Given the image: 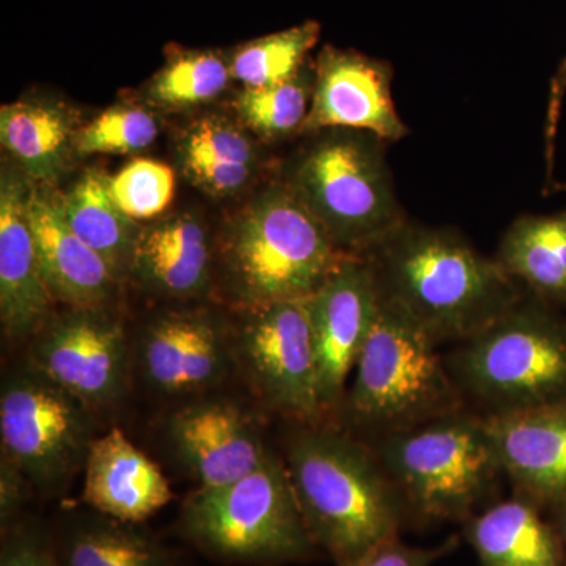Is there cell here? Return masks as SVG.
<instances>
[{"mask_svg":"<svg viewBox=\"0 0 566 566\" xmlns=\"http://www.w3.org/2000/svg\"><path fill=\"white\" fill-rule=\"evenodd\" d=\"M360 256L371 268L379 297L438 345L472 337L524 296L495 256L442 227L408 219Z\"/></svg>","mask_w":566,"mask_h":566,"instance_id":"obj_1","label":"cell"},{"mask_svg":"<svg viewBox=\"0 0 566 566\" xmlns=\"http://www.w3.org/2000/svg\"><path fill=\"white\" fill-rule=\"evenodd\" d=\"M283 463L308 535L335 564L400 536L403 497L376 452L348 431L308 424L293 436Z\"/></svg>","mask_w":566,"mask_h":566,"instance_id":"obj_2","label":"cell"},{"mask_svg":"<svg viewBox=\"0 0 566 566\" xmlns=\"http://www.w3.org/2000/svg\"><path fill=\"white\" fill-rule=\"evenodd\" d=\"M345 255L292 186H277L230 227L222 248L223 279L243 311L303 301Z\"/></svg>","mask_w":566,"mask_h":566,"instance_id":"obj_3","label":"cell"},{"mask_svg":"<svg viewBox=\"0 0 566 566\" xmlns=\"http://www.w3.org/2000/svg\"><path fill=\"white\" fill-rule=\"evenodd\" d=\"M461 390L438 344L379 297L357 357L342 415L378 436L460 411Z\"/></svg>","mask_w":566,"mask_h":566,"instance_id":"obj_4","label":"cell"},{"mask_svg":"<svg viewBox=\"0 0 566 566\" xmlns=\"http://www.w3.org/2000/svg\"><path fill=\"white\" fill-rule=\"evenodd\" d=\"M181 534L227 564L282 565L316 553L285 463L270 453L252 474L221 488H197L180 512Z\"/></svg>","mask_w":566,"mask_h":566,"instance_id":"obj_5","label":"cell"},{"mask_svg":"<svg viewBox=\"0 0 566 566\" xmlns=\"http://www.w3.org/2000/svg\"><path fill=\"white\" fill-rule=\"evenodd\" d=\"M375 452L422 521H468L504 472L483 419L461 411L379 436Z\"/></svg>","mask_w":566,"mask_h":566,"instance_id":"obj_6","label":"cell"},{"mask_svg":"<svg viewBox=\"0 0 566 566\" xmlns=\"http://www.w3.org/2000/svg\"><path fill=\"white\" fill-rule=\"evenodd\" d=\"M447 365L460 390L491 412L564 400L566 319L528 294L485 329L460 342Z\"/></svg>","mask_w":566,"mask_h":566,"instance_id":"obj_7","label":"cell"},{"mask_svg":"<svg viewBox=\"0 0 566 566\" xmlns=\"http://www.w3.org/2000/svg\"><path fill=\"white\" fill-rule=\"evenodd\" d=\"M324 132L304 153L290 186L338 251L360 256L408 221L395 193L386 142L353 129Z\"/></svg>","mask_w":566,"mask_h":566,"instance_id":"obj_8","label":"cell"},{"mask_svg":"<svg viewBox=\"0 0 566 566\" xmlns=\"http://www.w3.org/2000/svg\"><path fill=\"white\" fill-rule=\"evenodd\" d=\"M93 411L32 365L10 371L0 392L2 453L32 486L59 490L85 465L96 439Z\"/></svg>","mask_w":566,"mask_h":566,"instance_id":"obj_9","label":"cell"},{"mask_svg":"<svg viewBox=\"0 0 566 566\" xmlns=\"http://www.w3.org/2000/svg\"><path fill=\"white\" fill-rule=\"evenodd\" d=\"M232 334L234 365L268 408L304 424L322 422L318 365L307 300L248 308Z\"/></svg>","mask_w":566,"mask_h":566,"instance_id":"obj_10","label":"cell"},{"mask_svg":"<svg viewBox=\"0 0 566 566\" xmlns=\"http://www.w3.org/2000/svg\"><path fill=\"white\" fill-rule=\"evenodd\" d=\"M29 365L92 409L122 400L132 352L125 329L103 307H71L33 335Z\"/></svg>","mask_w":566,"mask_h":566,"instance_id":"obj_11","label":"cell"},{"mask_svg":"<svg viewBox=\"0 0 566 566\" xmlns=\"http://www.w3.org/2000/svg\"><path fill=\"white\" fill-rule=\"evenodd\" d=\"M378 304L371 268L364 256L349 253L307 300L324 416L342 411L348 379Z\"/></svg>","mask_w":566,"mask_h":566,"instance_id":"obj_12","label":"cell"},{"mask_svg":"<svg viewBox=\"0 0 566 566\" xmlns=\"http://www.w3.org/2000/svg\"><path fill=\"white\" fill-rule=\"evenodd\" d=\"M392 76L389 62L327 44L316 61L304 132L353 129L385 142L403 139L409 129L395 107Z\"/></svg>","mask_w":566,"mask_h":566,"instance_id":"obj_13","label":"cell"},{"mask_svg":"<svg viewBox=\"0 0 566 566\" xmlns=\"http://www.w3.org/2000/svg\"><path fill=\"white\" fill-rule=\"evenodd\" d=\"M167 441L199 488H221L252 474L270 455L252 415L226 398H200L167 419Z\"/></svg>","mask_w":566,"mask_h":566,"instance_id":"obj_14","label":"cell"},{"mask_svg":"<svg viewBox=\"0 0 566 566\" xmlns=\"http://www.w3.org/2000/svg\"><path fill=\"white\" fill-rule=\"evenodd\" d=\"M145 385L167 398L199 397L234 365L232 334L203 314H169L148 324L137 345Z\"/></svg>","mask_w":566,"mask_h":566,"instance_id":"obj_15","label":"cell"},{"mask_svg":"<svg viewBox=\"0 0 566 566\" xmlns=\"http://www.w3.org/2000/svg\"><path fill=\"white\" fill-rule=\"evenodd\" d=\"M504 474L539 509L566 504V398L483 417Z\"/></svg>","mask_w":566,"mask_h":566,"instance_id":"obj_16","label":"cell"},{"mask_svg":"<svg viewBox=\"0 0 566 566\" xmlns=\"http://www.w3.org/2000/svg\"><path fill=\"white\" fill-rule=\"evenodd\" d=\"M24 186L3 175L0 189V318L11 340H25L52 318L48 289L28 216Z\"/></svg>","mask_w":566,"mask_h":566,"instance_id":"obj_17","label":"cell"},{"mask_svg":"<svg viewBox=\"0 0 566 566\" xmlns=\"http://www.w3.org/2000/svg\"><path fill=\"white\" fill-rule=\"evenodd\" d=\"M174 494L166 476L118 428L93 441L84 465L82 501L95 512L142 524Z\"/></svg>","mask_w":566,"mask_h":566,"instance_id":"obj_18","label":"cell"},{"mask_svg":"<svg viewBox=\"0 0 566 566\" xmlns=\"http://www.w3.org/2000/svg\"><path fill=\"white\" fill-rule=\"evenodd\" d=\"M28 216L41 273L54 300L70 307H103L118 277L70 229L62 200L43 191L29 192Z\"/></svg>","mask_w":566,"mask_h":566,"instance_id":"obj_19","label":"cell"},{"mask_svg":"<svg viewBox=\"0 0 566 566\" xmlns=\"http://www.w3.org/2000/svg\"><path fill=\"white\" fill-rule=\"evenodd\" d=\"M464 536L482 566H566L556 524L524 495L476 512L465 521Z\"/></svg>","mask_w":566,"mask_h":566,"instance_id":"obj_20","label":"cell"},{"mask_svg":"<svg viewBox=\"0 0 566 566\" xmlns=\"http://www.w3.org/2000/svg\"><path fill=\"white\" fill-rule=\"evenodd\" d=\"M129 273L147 290L167 296H196L207 290L211 248L192 216L167 219L137 234Z\"/></svg>","mask_w":566,"mask_h":566,"instance_id":"obj_21","label":"cell"},{"mask_svg":"<svg viewBox=\"0 0 566 566\" xmlns=\"http://www.w3.org/2000/svg\"><path fill=\"white\" fill-rule=\"evenodd\" d=\"M55 551L62 566H177L172 551L142 524L103 513H69Z\"/></svg>","mask_w":566,"mask_h":566,"instance_id":"obj_22","label":"cell"},{"mask_svg":"<svg viewBox=\"0 0 566 566\" xmlns=\"http://www.w3.org/2000/svg\"><path fill=\"white\" fill-rule=\"evenodd\" d=\"M495 260L531 296L566 304V211L524 214L506 229Z\"/></svg>","mask_w":566,"mask_h":566,"instance_id":"obj_23","label":"cell"},{"mask_svg":"<svg viewBox=\"0 0 566 566\" xmlns=\"http://www.w3.org/2000/svg\"><path fill=\"white\" fill-rule=\"evenodd\" d=\"M63 218L80 240L103 256L117 277L132 266L137 237L132 219L112 199L109 180L87 172L62 199Z\"/></svg>","mask_w":566,"mask_h":566,"instance_id":"obj_24","label":"cell"},{"mask_svg":"<svg viewBox=\"0 0 566 566\" xmlns=\"http://www.w3.org/2000/svg\"><path fill=\"white\" fill-rule=\"evenodd\" d=\"M0 136L7 148L32 177L41 181L59 177L73 139L65 111L41 103H17L0 112Z\"/></svg>","mask_w":566,"mask_h":566,"instance_id":"obj_25","label":"cell"},{"mask_svg":"<svg viewBox=\"0 0 566 566\" xmlns=\"http://www.w3.org/2000/svg\"><path fill=\"white\" fill-rule=\"evenodd\" d=\"M322 25L307 21L286 31L249 41L233 55L232 73L245 87L283 84L303 73L308 52L318 43Z\"/></svg>","mask_w":566,"mask_h":566,"instance_id":"obj_26","label":"cell"},{"mask_svg":"<svg viewBox=\"0 0 566 566\" xmlns=\"http://www.w3.org/2000/svg\"><path fill=\"white\" fill-rule=\"evenodd\" d=\"M229 76V66L214 52H175L153 82L151 93L167 106H191L216 98Z\"/></svg>","mask_w":566,"mask_h":566,"instance_id":"obj_27","label":"cell"},{"mask_svg":"<svg viewBox=\"0 0 566 566\" xmlns=\"http://www.w3.org/2000/svg\"><path fill=\"white\" fill-rule=\"evenodd\" d=\"M307 82L300 76L271 87H245L238 98V111L251 128L263 136H283L304 128L308 115Z\"/></svg>","mask_w":566,"mask_h":566,"instance_id":"obj_28","label":"cell"},{"mask_svg":"<svg viewBox=\"0 0 566 566\" xmlns=\"http://www.w3.org/2000/svg\"><path fill=\"white\" fill-rule=\"evenodd\" d=\"M112 199L126 218L144 221L172 202L175 175L166 164L136 159L109 180Z\"/></svg>","mask_w":566,"mask_h":566,"instance_id":"obj_29","label":"cell"},{"mask_svg":"<svg viewBox=\"0 0 566 566\" xmlns=\"http://www.w3.org/2000/svg\"><path fill=\"white\" fill-rule=\"evenodd\" d=\"M158 136V123L140 107H115L88 123L77 137V150L132 153L150 147Z\"/></svg>","mask_w":566,"mask_h":566,"instance_id":"obj_30","label":"cell"},{"mask_svg":"<svg viewBox=\"0 0 566 566\" xmlns=\"http://www.w3.org/2000/svg\"><path fill=\"white\" fill-rule=\"evenodd\" d=\"M0 566H62L54 536L39 521L22 517L2 531Z\"/></svg>","mask_w":566,"mask_h":566,"instance_id":"obj_31","label":"cell"},{"mask_svg":"<svg viewBox=\"0 0 566 566\" xmlns=\"http://www.w3.org/2000/svg\"><path fill=\"white\" fill-rule=\"evenodd\" d=\"M185 155L208 156L222 161L248 164L252 166L253 150L249 139L230 123L208 118L197 123L186 134Z\"/></svg>","mask_w":566,"mask_h":566,"instance_id":"obj_32","label":"cell"},{"mask_svg":"<svg viewBox=\"0 0 566 566\" xmlns=\"http://www.w3.org/2000/svg\"><path fill=\"white\" fill-rule=\"evenodd\" d=\"M457 536H450L436 547H415L401 542L400 536L371 547L363 556L354 557L337 566H433L457 549Z\"/></svg>","mask_w":566,"mask_h":566,"instance_id":"obj_33","label":"cell"},{"mask_svg":"<svg viewBox=\"0 0 566 566\" xmlns=\"http://www.w3.org/2000/svg\"><path fill=\"white\" fill-rule=\"evenodd\" d=\"M186 167L193 180L218 193L238 191L251 178L252 166L222 161L208 156L185 155Z\"/></svg>","mask_w":566,"mask_h":566,"instance_id":"obj_34","label":"cell"},{"mask_svg":"<svg viewBox=\"0 0 566 566\" xmlns=\"http://www.w3.org/2000/svg\"><path fill=\"white\" fill-rule=\"evenodd\" d=\"M31 480L6 453L0 455V528L6 531L22 520L31 495Z\"/></svg>","mask_w":566,"mask_h":566,"instance_id":"obj_35","label":"cell"},{"mask_svg":"<svg viewBox=\"0 0 566 566\" xmlns=\"http://www.w3.org/2000/svg\"><path fill=\"white\" fill-rule=\"evenodd\" d=\"M566 91V55L564 61L560 62L554 76L553 84H551L549 107H547V123H546V148H547V166L551 170V161H553L554 151V137H556V128L558 122V114H560L562 98H564Z\"/></svg>","mask_w":566,"mask_h":566,"instance_id":"obj_36","label":"cell"},{"mask_svg":"<svg viewBox=\"0 0 566 566\" xmlns=\"http://www.w3.org/2000/svg\"><path fill=\"white\" fill-rule=\"evenodd\" d=\"M557 520L556 527L558 531V535H560L562 543H564L565 553H566V504L562 505L560 509L556 510Z\"/></svg>","mask_w":566,"mask_h":566,"instance_id":"obj_37","label":"cell"}]
</instances>
